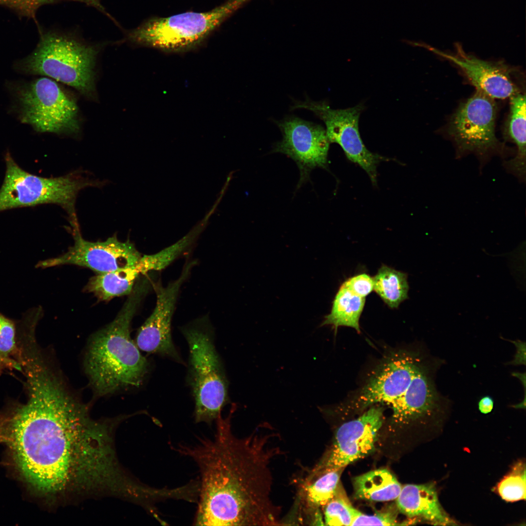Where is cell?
Returning a JSON list of instances; mask_svg holds the SVG:
<instances>
[{"label": "cell", "instance_id": "obj_1", "mask_svg": "<svg viewBox=\"0 0 526 526\" xmlns=\"http://www.w3.org/2000/svg\"><path fill=\"white\" fill-rule=\"evenodd\" d=\"M110 421L93 420L75 395L46 393L18 404L0 422V440L22 475L49 495L110 492L122 470Z\"/></svg>", "mask_w": 526, "mask_h": 526}, {"label": "cell", "instance_id": "obj_2", "mask_svg": "<svg viewBox=\"0 0 526 526\" xmlns=\"http://www.w3.org/2000/svg\"><path fill=\"white\" fill-rule=\"evenodd\" d=\"M233 407L217 417L214 436L199 437L194 445L172 447L197 465L200 489L196 526H277L281 507L272 498L271 463L281 453L271 445L273 433L255 432L240 438L232 432Z\"/></svg>", "mask_w": 526, "mask_h": 526}, {"label": "cell", "instance_id": "obj_3", "mask_svg": "<svg viewBox=\"0 0 526 526\" xmlns=\"http://www.w3.org/2000/svg\"><path fill=\"white\" fill-rule=\"evenodd\" d=\"M437 363L417 348L388 350L358 388L334 411L347 416L381 405L391 410V423L396 426L428 422L437 425L449 407L435 383Z\"/></svg>", "mask_w": 526, "mask_h": 526}, {"label": "cell", "instance_id": "obj_4", "mask_svg": "<svg viewBox=\"0 0 526 526\" xmlns=\"http://www.w3.org/2000/svg\"><path fill=\"white\" fill-rule=\"evenodd\" d=\"M150 288L147 276L138 278L115 318L92 335L84 358L90 387L98 396L140 386L149 363L131 338L132 320Z\"/></svg>", "mask_w": 526, "mask_h": 526}, {"label": "cell", "instance_id": "obj_5", "mask_svg": "<svg viewBox=\"0 0 526 526\" xmlns=\"http://www.w3.org/2000/svg\"><path fill=\"white\" fill-rule=\"evenodd\" d=\"M189 351L190 382L195 398V421L211 425L227 403L228 382L206 317L182 328Z\"/></svg>", "mask_w": 526, "mask_h": 526}, {"label": "cell", "instance_id": "obj_6", "mask_svg": "<svg viewBox=\"0 0 526 526\" xmlns=\"http://www.w3.org/2000/svg\"><path fill=\"white\" fill-rule=\"evenodd\" d=\"M98 51L66 35H43L34 52L25 62L29 72L45 75L94 97L95 68Z\"/></svg>", "mask_w": 526, "mask_h": 526}, {"label": "cell", "instance_id": "obj_7", "mask_svg": "<svg viewBox=\"0 0 526 526\" xmlns=\"http://www.w3.org/2000/svg\"><path fill=\"white\" fill-rule=\"evenodd\" d=\"M5 159L6 171L0 188V211L55 204L65 209L70 221L76 220L75 203L78 192L99 184L75 173L55 178L38 176L22 169L10 155H7Z\"/></svg>", "mask_w": 526, "mask_h": 526}, {"label": "cell", "instance_id": "obj_8", "mask_svg": "<svg viewBox=\"0 0 526 526\" xmlns=\"http://www.w3.org/2000/svg\"><path fill=\"white\" fill-rule=\"evenodd\" d=\"M229 1L206 12H187L166 18L153 17L129 34L137 44L167 51L191 49L201 43L236 6Z\"/></svg>", "mask_w": 526, "mask_h": 526}, {"label": "cell", "instance_id": "obj_9", "mask_svg": "<svg viewBox=\"0 0 526 526\" xmlns=\"http://www.w3.org/2000/svg\"><path fill=\"white\" fill-rule=\"evenodd\" d=\"M21 117L38 132L76 134L79 112L75 99L54 80L37 79L20 93Z\"/></svg>", "mask_w": 526, "mask_h": 526}, {"label": "cell", "instance_id": "obj_10", "mask_svg": "<svg viewBox=\"0 0 526 526\" xmlns=\"http://www.w3.org/2000/svg\"><path fill=\"white\" fill-rule=\"evenodd\" d=\"M496 107L494 99L476 90L451 118L448 133L456 147V157L473 153L481 164L503 151L495 135Z\"/></svg>", "mask_w": 526, "mask_h": 526}, {"label": "cell", "instance_id": "obj_11", "mask_svg": "<svg viewBox=\"0 0 526 526\" xmlns=\"http://www.w3.org/2000/svg\"><path fill=\"white\" fill-rule=\"evenodd\" d=\"M295 109H304L313 112L324 123L330 143L338 144L349 160L358 164L376 184V167L385 158L370 151L365 146L359 132L358 123L365 107L360 103L345 109H333L326 101L315 102L306 99L295 102Z\"/></svg>", "mask_w": 526, "mask_h": 526}, {"label": "cell", "instance_id": "obj_12", "mask_svg": "<svg viewBox=\"0 0 526 526\" xmlns=\"http://www.w3.org/2000/svg\"><path fill=\"white\" fill-rule=\"evenodd\" d=\"M70 224L74 240L73 245L63 254L40 262L39 267L74 264L102 274L134 266L142 257L129 240L122 242L114 235L104 242L88 241L82 237L78 222Z\"/></svg>", "mask_w": 526, "mask_h": 526}, {"label": "cell", "instance_id": "obj_13", "mask_svg": "<svg viewBox=\"0 0 526 526\" xmlns=\"http://www.w3.org/2000/svg\"><path fill=\"white\" fill-rule=\"evenodd\" d=\"M384 407L373 405L360 413L358 417L340 426L336 431L330 452L314 469V474L343 469L373 451L384 421Z\"/></svg>", "mask_w": 526, "mask_h": 526}, {"label": "cell", "instance_id": "obj_14", "mask_svg": "<svg viewBox=\"0 0 526 526\" xmlns=\"http://www.w3.org/2000/svg\"><path fill=\"white\" fill-rule=\"evenodd\" d=\"M282 134L273 151L292 159L300 170L298 187L309 179L316 168H326L330 142L321 126L290 116L277 122Z\"/></svg>", "mask_w": 526, "mask_h": 526}, {"label": "cell", "instance_id": "obj_15", "mask_svg": "<svg viewBox=\"0 0 526 526\" xmlns=\"http://www.w3.org/2000/svg\"><path fill=\"white\" fill-rule=\"evenodd\" d=\"M195 264V261L187 263L180 276L166 286L159 282L153 284L156 294V305L138 330L136 344L139 349L183 362L172 341L171 319L180 288Z\"/></svg>", "mask_w": 526, "mask_h": 526}, {"label": "cell", "instance_id": "obj_16", "mask_svg": "<svg viewBox=\"0 0 526 526\" xmlns=\"http://www.w3.org/2000/svg\"><path fill=\"white\" fill-rule=\"evenodd\" d=\"M457 65L476 90L494 99H505L517 92L507 67L503 64L484 61L459 51L456 56L445 54L422 44Z\"/></svg>", "mask_w": 526, "mask_h": 526}, {"label": "cell", "instance_id": "obj_17", "mask_svg": "<svg viewBox=\"0 0 526 526\" xmlns=\"http://www.w3.org/2000/svg\"><path fill=\"white\" fill-rule=\"evenodd\" d=\"M396 499L398 509L409 517L420 518L434 525H455L442 507L433 483L402 486Z\"/></svg>", "mask_w": 526, "mask_h": 526}, {"label": "cell", "instance_id": "obj_18", "mask_svg": "<svg viewBox=\"0 0 526 526\" xmlns=\"http://www.w3.org/2000/svg\"><path fill=\"white\" fill-rule=\"evenodd\" d=\"M510 113L505 131V138L516 147L515 156L505 161L503 166L507 171L521 181L526 180V96L518 92L510 97Z\"/></svg>", "mask_w": 526, "mask_h": 526}, {"label": "cell", "instance_id": "obj_19", "mask_svg": "<svg viewBox=\"0 0 526 526\" xmlns=\"http://www.w3.org/2000/svg\"><path fill=\"white\" fill-rule=\"evenodd\" d=\"M355 497L371 501L396 499L402 486L387 469H377L357 476L353 479Z\"/></svg>", "mask_w": 526, "mask_h": 526}, {"label": "cell", "instance_id": "obj_20", "mask_svg": "<svg viewBox=\"0 0 526 526\" xmlns=\"http://www.w3.org/2000/svg\"><path fill=\"white\" fill-rule=\"evenodd\" d=\"M137 264L98 274L90 279L85 290L94 293L99 300L105 301L115 297L129 295L137 279L142 275Z\"/></svg>", "mask_w": 526, "mask_h": 526}, {"label": "cell", "instance_id": "obj_21", "mask_svg": "<svg viewBox=\"0 0 526 526\" xmlns=\"http://www.w3.org/2000/svg\"><path fill=\"white\" fill-rule=\"evenodd\" d=\"M365 302L361 297L341 285L332 303L331 311L324 317L320 326L332 325L337 332L340 326H347L360 332L359 319Z\"/></svg>", "mask_w": 526, "mask_h": 526}, {"label": "cell", "instance_id": "obj_22", "mask_svg": "<svg viewBox=\"0 0 526 526\" xmlns=\"http://www.w3.org/2000/svg\"><path fill=\"white\" fill-rule=\"evenodd\" d=\"M373 280V290L390 308H397L408 298L406 273L382 265Z\"/></svg>", "mask_w": 526, "mask_h": 526}, {"label": "cell", "instance_id": "obj_23", "mask_svg": "<svg viewBox=\"0 0 526 526\" xmlns=\"http://www.w3.org/2000/svg\"><path fill=\"white\" fill-rule=\"evenodd\" d=\"M200 226L194 228L176 243L159 252L142 256L138 263L142 275H146L151 271L161 270L169 265L194 243L202 231L203 226Z\"/></svg>", "mask_w": 526, "mask_h": 526}, {"label": "cell", "instance_id": "obj_24", "mask_svg": "<svg viewBox=\"0 0 526 526\" xmlns=\"http://www.w3.org/2000/svg\"><path fill=\"white\" fill-rule=\"evenodd\" d=\"M342 469L326 471L304 487L307 505L311 508L324 507L336 494Z\"/></svg>", "mask_w": 526, "mask_h": 526}, {"label": "cell", "instance_id": "obj_25", "mask_svg": "<svg viewBox=\"0 0 526 526\" xmlns=\"http://www.w3.org/2000/svg\"><path fill=\"white\" fill-rule=\"evenodd\" d=\"M496 490L501 497L507 502L526 499V466L518 462L511 471L497 484Z\"/></svg>", "mask_w": 526, "mask_h": 526}, {"label": "cell", "instance_id": "obj_26", "mask_svg": "<svg viewBox=\"0 0 526 526\" xmlns=\"http://www.w3.org/2000/svg\"><path fill=\"white\" fill-rule=\"evenodd\" d=\"M325 525L351 526L354 507L338 490L336 495L324 506Z\"/></svg>", "mask_w": 526, "mask_h": 526}, {"label": "cell", "instance_id": "obj_27", "mask_svg": "<svg viewBox=\"0 0 526 526\" xmlns=\"http://www.w3.org/2000/svg\"><path fill=\"white\" fill-rule=\"evenodd\" d=\"M17 351L16 331L14 323L0 315V363L13 364L19 369L18 363L11 360Z\"/></svg>", "mask_w": 526, "mask_h": 526}, {"label": "cell", "instance_id": "obj_28", "mask_svg": "<svg viewBox=\"0 0 526 526\" xmlns=\"http://www.w3.org/2000/svg\"><path fill=\"white\" fill-rule=\"evenodd\" d=\"M398 525L395 514L392 511L367 515L354 508L351 526H394Z\"/></svg>", "mask_w": 526, "mask_h": 526}, {"label": "cell", "instance_id": "obj_29", "mask_svg": "<svg viewBox=\"0 0 526 526\" xmlns=\"http://www.w3.org/2000/svg\"><path fill=\"white\" fill-rule=\"evenodd\" d=\"M355 294L365 298L374 288V280L369 275L362 273L349 278L342 284Z\"/></svg>", "mask_w": 526, "mask_h": 526}, {"label": "cell", "instance_id": "obj_30", "mask_svg": "<svg viewBox=\"0 0 526 526\" xmlns=\"http://www.w3.org/2000/svg\"><path fill=\"white\" fill-rule=\"evenodd\" d=\"M56 0H0V4L31 14L40 5Z\"/></svg>", "mask_w": 526, "mask_h": 526}, {"label": "cell", "instance_id": "obj_31", "mask_svg": "<svg viewBox=\"0 0 526 526\" xmlns=\"http://www.w3.org/2000/svg\"><path fill=\"white\" fill-rule=\"evenodd\" d=\"M494 406V401L491 397L486 395L482 397L479 400L478 407L480 412L483 414L490 413Z\"/></svg>", "mask_w": 526, "mask_h": 526}]
</instances>
